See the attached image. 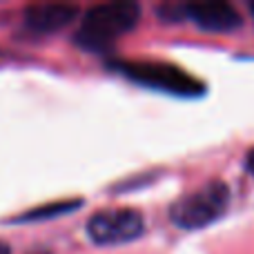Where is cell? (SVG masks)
<instances>
[{"label": "cell", "instance_id": "9c48e42d", "mask_svg": "<svg viewBox=\"0 0 254 254\" xmlns=\"http://www.w3.org/2000/svg\"><path fill=\"white\" fill-rule=\"evenodd\" d=\"M0 254H11V248H9V243L0 241Z\"/></svg>", "mask_w": 254, "mask_h": 254}, {"label": "cell", "instance_id": "7a4b0ae2", "mask_svg": "<svg viewBox=\"0 0 254 254\" xmlns=\"http://www.w3.org/2000/svg\"><path fill=\"white\" fill-rule=\"evenodd\" d=\"M119 74L129 78L131 83H138L143 87L158 89V92H167L174 96L194 98L205 94V85L196 78V76L188 74L185 69L170 63L161 61H119L112 63Z\"/></svg>", "mask_w": 254, "mask_h": 254}, {"label": "cell", "instance_id": "5b68a950", "mask_svg": "<svg viewBox=\"0 0 254 254\" xmlns=\"http://www.w3.org/2000/svg\"><path fill=\"white\" fill-rule=\"evenodd\" d=\"M76 16H78V7L76 4L38 2V4L25 7L22 20H25L27 29H31L34 34H54V31H61L67 25H71Z\"/></svg>", "mask_w": 254, "mask_h": 254}, {"label": "cell", "instance_id": "3957f363", "mask_svg": "<svg viewBox=\"0 0 254 254\" xmlns=\"http://www.w3.org/2000/svg\"><path fill=\"white\" fill-rule=\"evenodd\" d=\"M230 205V188L228 183L214 179L201 185L198 190L181 196L170 207V219L181 230H203L219 221Z\"/></svg>", "mask_w": 254, "mask_h": 254}, {"label": "cell", "instance_id": "30bf717a", "mask_svg": "<svg viewBox=\"0 0 254 254\" xmlns=\"http://www.w3.org/2000/svg\"><path fill=\"white\" fill-rule=\"evenodd\" d=\"M250 11H252V16H254V2H250Z\"/></svg>", "mask_w": 254, "mask_h": 254}, {"label": "cell", "instance_id": "52a82bcc", "mask_svg": "<svg viewBox=\"0 0 254 254\" xmlns=\"http://www.w3.org/2000/svg\"><path fill=\"white\" fill-rule=\"evenodd\" d=\"M83 205V201H56L52 205H43V207H36L31 212H25V216H18L16 223H25V221H43V219H54V216H61V214H69L71 210Z\"/></svg>", "mask_w": 254, "mask_h": 254}, {"label": "cell", "instance_id": "8992f818", "mask_svg": "<svg viewBox=\"0 0 254 254\" xmlns=\"http://www.w3.org/2000/svg\"><path fill=\"white\" fill-rule=\"evenodd\" d=\"M190 20H194L201 29L214 34H228L241 27L243 18L230 2H192L185 7Z\"/></svg>", "mask_w": 254, "mask_h": 254}, {"label": "cell", "instance_id": "ba28073f", "mask_svg": "<svg viewBox=\"0 0 254 254\" xmlns=\"http://www.w3.org/2000/svg\"><path fill=\"white\" fill-rule=\"evenodd\" d=\"M246 167H248V172L254 174V147L248 152V156H246Z\"/></svg>", "mask_w": 254, "mask_h": 254}, {"label": "cell", "instance_id": "6da1fadb", "mask_svg": "<svg viewBox=\"0 0 254 254\" xmlns=\"http://www.w3.org/2000/svg\"><path fill=\"white\" fill-rule=\"evenodd\" d=\"M140 20V7L136 2H105L87 9L74 34V43L92 54H105L121 36L131 31Z\"/></svg>", "mask_w": 254, "mask_h": 254}, {"label": "cell", "instance_id": "277c9868", "mask_svg": "<svg viewBox=\"0 0 254 254\" xmlns=\"http://www.w3.org/2000/svg\"><path fill=\"white\" fill-rule=\"evenodd\" d=\"M145 230V219L134 207H110L94 212L87 221V234L96 246H123L136 241Z\"/></svg>", "mask_w": 254, "mask_h": 254}]
</instances>
